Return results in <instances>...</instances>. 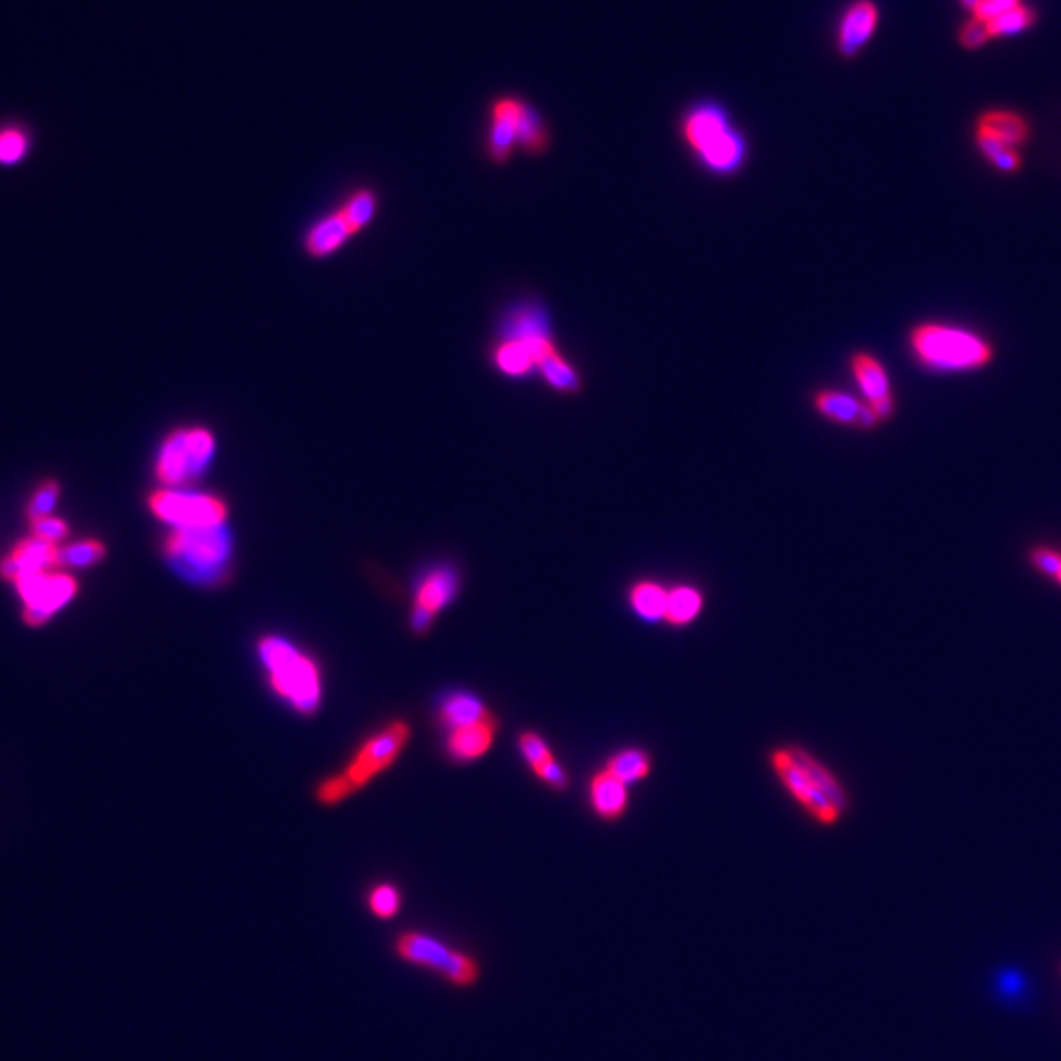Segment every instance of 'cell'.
<instances>
[{
  "label": "cell",
  "mask_w": 1061,
  "mask_h": 1061,
  "mask_svg": "<svg viewBox=\"0 0 1061 1061\" xmlns=\"http://www.w3.org/2000/svg\"><path fill=\"white\" fill-rule=\"evenodd\" d=\"M910 360L940 378L985 371L996 360V345L986 333L968 323L948 319L919 320L906 333Z\"/></svg>",
  "instance_id": "6da1fadb"
},
{
  "label": "cell",
  "mask_w": 1061,
  "mask_h": 1061,
  "mask_svg": "<svg viewBox=\"0 0 1061 1061\" xmlns=\"http://www.w3.org/2000/svg\"><path fill=\"white\" fill-rule=\"evenodd\" d=\"M784 791L816 824L835 825L850 810V794L830 766L799 745L776 747L769 757Z\"/></svg>",
  "instance_id": "7a4b0ae2"
},
{
  "label": "cell",
  "mask_w": 1061,
  "mask_h": 1061,
  "mask_svg": "<svg viewBox=\"0 0 1061 1061\" xmlns=\"http://www.w3.org/2000/svg\"><path fill=\"white\" fill-rule=\"evenodd\" d=\"M681 136L712 176H735L747 163V138L720 102L700 101L688 107L681 118Z\"/></svg>",
  "instance_id": "3957f363"
},
{
  "label": "cell",
  "mask_w": 1061,
  "mask_h": 1061,
  "mask_svg": "<svg viewBox=\"0 0 1061 1061\" xmlns=\"http://www.w3.org/2000/svg\"><path fill=\"white\" fill-rule=\"evenodd\" d=\"M391 953L405 965L430 973L460 991L478 985L484 973L482 961L474 953L419 928L397 932L391 940Z\"/></svg>",
  "instance_id": "277c9868"
},
{
  "label": "cell",
  "mask_w": 1061,
  "mask_h": 1061,
  "mask_svg": "<svg viewBox=\"0 0 1061 1061\" xmlns=\"http://www.w3.org/2000/svg\"><path fill=\"white\" fill-rule=\"evenodd\" d=\"M261 665L279 698L286 700L301 716H313L323 698V681L317 663L294 643L268 635L258 643Z\"/></svg>",
  "instance_id": "5b68a950"
},
{
  "label": "cell",
  "mask_w": 1061,
  "mask_h": 1061,
  "mask_svg": "<svg viewBox=\"0 0 1061 1061\" xmlns=\"http://www.w3.org/2000/svg\"><path fill=\"white\" fill-rule=\"evenodd\" d=\"M409 735L411 730L401 720H396L386 727H381L378 733H374L360 745V750L354 753L350 763L338 775L330 776L329 781L320 783L317 789V799L320 804L335 806L338 802L353 796L354 792L363 791L366 784L394 765V761L401 755V751L409 742Z\"/></svg>",
  "instance_id": "8992f818"
},
{
  "label": "cell",
  "mask_w": 1061,
  "mask_h": 1061,
  "mask_svg": "<svg viewBox=\"0 0 1061 1061\" xmlns=\"http://www.w3.org/2000/svg\"><path fill=\"white\" fill-rule=\"evenodd\" d=\"M166 556L177 571L197 582H212L227 573L230 533L225 525L202 529H173L166 541Z\"/></svg>",
  "instance_id": "52a82bcc"
},
{
  "label": "cell",
  "mask_w": 1061,
  "mask_h": 1061,
  "mask_svg": "<svg viewBox=\"0 0 1061 1061\" xmlns=\"http://www.w3.org/2000/svg\"><path fill=\"white\" fill-rule=\"evenodd\" d=\"M215 455V438L207 429H181L171 433L161 445L156 460V476L168 486H179L199 478Z\"/></svg>",
  "instance_id": "ba28073f"
},
{
  "label": "cell",
  "mask_w": 1061,
  "mask_h": 1061,
  "mask_svg": "<svg viewBox=\"0 0 1061 1061\" xmlns=\"http://www.w3.org/2000/svg\"><path fill=\"white\" fill-rule=\"evenodd\" d=\"M152 514L173 529L219 527L227 519V504L220 497L195 492L160 489L150 496Z\"/></svg>",
  "instance_id": "9c48e42d"
},
{
  "label": "cell",
  "mask_w": 1061,
  "mask_h": 1061,
  "mask_svg": "<svg viewBox=\"0 0 1061 1061\" xmlns=\"http://www.w3.org/2000/svg\"><path fill=\"white\" fill-rule=\"evenodd\" d=\"M14 584L24 602V622L28 625L46 624L77 594V581L69 574H24L18 576Z\"/></svg>",
  "instance_id": "30bf717a"
},
{
  "label": "cell",
  "mask_w": 1061,
  "mask_h": 1061,
  "mask_svg": "<svg viewBox=\"0 0 1061 1061\" xmlns=\"http://www.w3.org/2000/svg\"><path fill=\"white\" fill-rule=\"evenodd\" d=\"M851 376L861 391V399L873 409L881 425L891 422L896 413L893 379L883 360L867 350L851 354Z\"/></svg>",
  "instance_id": "8fae6325"
},
{
  "label": "cell",
  "mask_w": 1061,
  "mask_h": 1061,
  "mask_svg": "<svg viewBox=\"0 0 1061 1061\" xmlns=\"http://www.w3.org/2000/svg\"><path fill=\"white\" fill-rule=\"evenodd\" d=\"M460 588V576L453 566H437L423 576L415 592L413 606V632L427 633L433 625L435 615L455 599Z\"/></svg>",
  "instance_id": "7c38bea8"
},
{
  "label": "cell",
  "mask_w": 1061,
  "mask_h": 1061,
  "mask_svg": "<svg viewBox=\"0 0 1061 1061\" xmlns=\"http://www.w3.org/2000/svg\"><path fill=\"white\" fill-rule=\"evenodd\" d=\"M879 20L881 12L875 0H851L835 26V50L840 58H857L873 40Z\"/></svg>",
  "instance_id": "4fadbf2b"
},
{
  "label": "cell",
  "mask_w": 1061,
  "mask_h": 1061,
  "mask_svg": "<svg viewBox=\"0 0 1061 1061\" xmlns=\"http://www.w3.org/2000/svg\"><path fill=\"white\" fill-rule=\"evenodd\" d=\"M812 404L825 422L834 423L840 427L863 430V433H871L881 427V422L876 419L873 409L861 397L851 396L847 391L820 389L814 394Z\"/></svg>",
  "instance_id": "5bb4252c"
},
{
  "label": "cell",
  "mask_w": 1061,
  "mask_h": 1061,
  "mask_svg": "<svg viewBox=\"0 0 1061 1061\" xmlns=\"http://www.w3.org/2000/svg\"><path fill=\"white\" fill-rule=\"evenodd\" d=\"M973 138L991 140L1022 152L1032 138V127L1019 110L986 109L973 125Z\"/></svg>",
  "instance_id": "9a60e30c"
},
{
  "label": "cell",
  "mask_w": 1061,
  "mask_h": 1061,
  "mask_svg": "<svg viewBox=\"0 0 1061 1061\" xmlns=\"http://www.w3.org/2000/svg\"><path fill=\"white\" fill-rule=\"evenodd\" d=\"M504 335L506 340H517L529 346L537 358V366L545 354L556 348L551 337L547 313L537 305H523L509 313L504 323Z\"/></svg>",
  "instance_id": "2e32d148"
},
{
  "label": "cell",
  "mask_w": 1061,
  "mask_h": 1061,
  "mask_svg": "<svg viewBox=\"0 0 1061 1061\" xmlns=\"http://www.w3.org/2000/svg\"><path fill=\"white\" fill-rule=\"evenodd\" d=\"M523 99L499 97L489 110L488 153L496 163H506L517 146V117Z\"/></svg>",
  "instance_id": "e0dca14e"
},
{
  "label": "cell",
  "mask_w": 1061,
  "mask_h": 1061,
  "mask_svg": "<svg viewBox=\"0 0 1061 1061\" xmlns=\"http://www.w3.org/2000/svg\"><path fill=\"white\" fill-rule=\"evenodd\" d=\"M59 545L36 537L20 541L12 555L0 565V574L14 582L24 574L51 573L53 566H59Z\"/></svg>",
  "instance_id": "ac0fdd59"
},
{
  "label": "cell",
  "mask_w": 1061,
  "mask_h": 1061,
  "mask_svg": "<svg viewBox=\"0 0 1061 1061\" xmlns=\"http://www.w3.org/2000/svg\"><path fill=\"white\" fill-rule=\"evenodd\" d=\"M496 717H489L478 724L464 725L448 732L447 751L450 758L458 763H472L484 757L496 740Z\"/></svg>",
  "instance_id": "d6986e66"
},
{
  "label": "cell",
  "mask_w": 1061,
  "mask_h": 1061,
  "mask_svg": "<svg viewBox=\"0 0 1061 1061\" xmlns=\"http://www.w3.org/2000/svg\"><path fill=\"white\" fill-rule=\"evenodd\" d=\"M588 801L596 816L602 817L604 822H615L624 816L627 810L629 786L617 781L614 775H609L606 769H602L589 779Z\"/></svg>",
  "instance_id": "ffe728a7"
},
{
  "label": "cell",
  "mask_w": 1061,
  "mask_h": 1061,
  "mask_svg": "<svg viewBox=\"0 0 1061 1061\" xmlns=\"http://www.w3.org/2000/svg\"><path fill=\"white\" fill-rule=\"evenodd\" d=\"M494 717L482 698L470 692H453L438 706V720L445 730H456L464 725L478 724Z\"/></svg>",
  "instance_id": "44dd1931"
},
{
  "label": "cell",
  "mask_w": 1061,
  "mask_h": 1061,
  "mask_svg": "<svg viewBox=\"0 0 1061 1061\" xmlns=\"http://www.w3.org/2000/svg\"><path fill=\"white\" fill-rule=\"evenodd\" d=\"M627 599H629L633 614L637 615L643 622H647V624L665 622L668 588L663 586L661 582H635L629 589V598Z\"/></svg>",
  "instance_id": "7402d4cb"
},
{
  "label": "cell",
  "mask_w": 1061,
  "mask_h": 1061,
  "mask_svg": "<svg viewBox=\"0 0 1061 1061\" xmlns=\"http://www.w3.org/2000/svg\"><path fill=\"white\" fill-rule=\"evenodd\" d=\"M704 609V594L692 584H678L668 588L665 622L673 627H686L698 619Z\"/></svg>",
  "instance_id": "603a6c76"
},
{
  "label": "cell",
  "mask_w": 1061,
  "mask_h": 1061,
  "mask_svg": "<svg viewBox=\"0 0 1061 1061\" xmlns=\"http://www.w3.org/2000/svg\"><path fill=\"white\" fill-rule=\"evenodd\" d=\"M551 143V130L539 110L530 107L529 102L522 101L519 117H517V146L529 153L547 152Z\"/></svg>",
  "instance_id": "cb8c5ba5"
},
{
  "label": "cell",
  "mask_w": 1061,
  "mask_h": 1061,
  "mask_svg": "<svg viewBox=\"0 0 1061 1061\" xmlns=\"http://www.w3.org/2000/svg\"><path fill=\"white\" fill-rule=\"evenodd\" d=\"M537 368H539L543 379L558 394L574 396V394L581 391V374L574 368L573 364L566 360L563 354L558 353V348H553L551 353L545 354Z\"/></svg>",
  "instance_id": "d4e9b609"
},
{
  "label": "cell",
  "mask_w": 1061,
  "mask_h": 1061,
  "mask_svg": "<svg viewBox=\"0 0 1061 1061\" xmlns=\"http://www.w3.org/2000/svg\"><path fill=\"white\" fill-rule=\"evenodd\" d=\"M609 775H614L622 783L635 784L645 781L651 775L653 761L647 751L639 747H627V750L615 751L612 757L607 758L604 765Z\"/></svg>",
  "instance_id": "484cf974"
},
{
  "label": "cell",
  "mask_w": 1061,
  "mask_h": 1061,
  "mask_svg": "<svg viewBox=\"0 0 1061 1061\" xmlns=\"http://www.w3.org/2000/svg\"><path fill=\"white\" fill-rule=\"evenodd\" d=\"M350 235H353V228L348 227L343 212L330 215L327 219L320 220L307 236V250L313 256H329L337 250L338 246H343Z\"/></svg>",
  "instance_id": "4316f807"
},
{
  "label": "cell",
  "mask_w": 1061,
  "mask_h": 1061,
  "mask_svg": "<svg viewBox=\"0 0 1061 1061\" xmlns=\"http://www.w3.org/2000/svg\"><path fill=\"white\" fill-rule=\"evenodd\" d=\"M973 146L978 150L979 158L983 160L986 168L993 169L996 176L1012 177L1019 176L1024 169V158L1020 150L1002 146V143L983 140V138H973Z\"/></svg>",
  "instance_id": "83f0119b"
},
{
  "label": "cell",
  "mask_w": 1061,
  "mask_h": 1061,
  "mask_svg": "<svg viewBox=\"0 0 1061 1061\" xmlns=\"http://www.w3.org/2000/svg\"><path fill=\"white\" fill-rule=\"evenodd\" d=\"M1027 563L1038 578L1052 584L1061 592V545L1052 541H1040L1027 551Z\"/></svg>",
  "instance_id": "f1b7e54d"
},
{
  "label": "cell",
  "mask_w": 1061,
  "mask_h": 1061,
  "mask_svg": "<svg viewBox=\"0 0 1061 1061\" xmlns=\"http://www.w3.org/2000/svg\"><path fill=\"white\" fill-rule=\"evenodd\" d=\"M364 904L370 912L371 919L389 922V920H396L404 909V893L399 891L397 884L381 881V883L371 884L366 891Z\"/></svg>",
  "instance_id": "f546056e"
},
{
  "label": "cell",
  "mask_w": 1061,
  "mask_h": 1061,
  "mask_svg": "<svg viewBox=\"0 0 1061 1061\" xmlns=\"http://www.w3.org/2000/svg\"><path fill=\"white\" fill-rule=\"evenodd\" d=\"M496 366L509 376H525L537 368V358L529 346L517 340H504L496 348Z\"/></svg>",
  "instance_id": "4dcf8cb0"
},
{
  "label": "cell",
  "mask_w": 1061,
  "mask_h": 1061,
  "mask_svg": "<svg viewBox=\"0 0 1061 1061\" xmlns=\"http://www.w3.org/2000/svg\"><path fill=\"white\" fill-rule=\"evenodd\" d=\"M1037 10L1027 7V4H1019L1017 9L1004 12L1002 17L994 18L986 24H989L991 38H1011V36H1019L1030 30L1032 26L1037 24Z\"/></svg>",
  "instance_id": "1f68e13d"
},
{
  "label": "cell",
  "mask_w": 1061,
  "mask_h": 1061,
  "mask_svg": "<svg viewBox=\"0 0 1061 1061\" xmlns=\"http://www.w3.org/2000/svg\"><path fill=\"white\" fill-rule=\"evenodd\" d=\"M105 545L101 541H79L76 545L59 548V565L87 568L105 558Z\"/></svg>",
  "instance_id": "d6a6232c"
},
{
  "label": "cell",
  "mask_w": 1061,
  "mask_h": 1061,
  "mask_svg": "<svg viewBox=\"0 0 1061 1061\" xmlns=\"http://www.w3.org/2000/svg\"><path fill=\"white\" fill-rule=\"evenodd\" d=\"M30 150V136L24 128L10 127L0 128V163L2 166H14L24 158Z\"/></svg>",
  "instance_id": "836d02e7"
},
{
  "label": "cell",
  "mask_w": 1061,
  "mask_h": 1061,
  "mask_svg": "<svg viewBox=\"0 0 1061 1061\" xmlns=\"http://www.w3.org/2000/svg\"><path fill=\"white\" fill-rule=\"evenodd\" d=\"M517 745H519L523 758L530 766L533 773H537L555 758V753L548 747V743L541 737L539 733L523 732L517 740Z\"/></svg>",
  "instance_id": "e575fe53"
},
{
  "label": "cell",
  "mask_w": 1061,
  "mask_h": 1061,
  "mask_svg": "<svg viewBox=\"0 0 1061 1061\" xmlns=\"http://www.w3.org/2000/svg\"><path fill=\"white\" fill-rule=\"evenodd\" d=\"M374 211H376L374 195L370 191H360V194L354 195L350 201L346 202L345 209L340 212L348 222V227L353 228V232H356L374 217Z\"/></svg>",
  "instance_id": "d590c367"
},
{
  "label": "cell",
  "mask_w": 1061,
  "mask_h": 1061,
  "mask_svg": "<svg viewBox=\"0 0 1061 1061\" xmlns=\"http://www.w3.org/2000/svg\"><path fill=\"white\" fill-rule=\"evenodd\" d=\"M59 499V484L56 480H48L46 484L40 486V489L36 492L32 502L28 504V517L30 522H36V519H42V517H48L51 514V509L56 507Z\"/></svg>",
  "instance_id": "8d00e7d4"
},
{
  "label": "cell",
  "mask_w": 1061,
  "mask_h": 1061,
  "mask_svg": "<svg viewBox=\"0 0 1061 1061\" xmlns=\"http://www.w3.org/2000/svg\"><path fill=\"white\" fill-rule=\"evenodd\" d=\"M958 40H960L961 48H965V50H979L993 38H991L986 22L979 20V18H971L965 24L961 26Z\"/></svg>",
  "instance_id": "74e56055"
},
{
  "label": "cell",
  "mask_w": 1061,
  "mask_h": 1061,
  "mask_svg": "<svg viewBox=\"0 0 1061 1061\" xmlns=\"http://www.w3.org/2000/svg\"><path fill=\"white\" fill-rule=\"evenodd\" d=\"M32 530H34L36 539L48 541V543L59 545L61 541L68 537L69 527L68 523L63 522V519L48 515V517L32 522Z\"/></svg>",
  "instance_id": "f35d334b"
},
{
  "label": "cell",
  "mask_w": 1061,
  "mask_h": 1061,
  "mask_svg": "<svg viewBox=\"0 0 1061 1061\" xmlns=\"http://www.w3.org/2000/svg\"><path fill=\"white\" fill-rule=\"evenodd\" d=\"M1022 4L1020 0H979L978 7L971 10L973 18H979L983 22H991L994 18L1002 17L1004 12L1017 9Z\"/></svg>",
  "instance_id": "ab89813d"
},
{
  "label": "cell",
  "mask_w": 1061,
  "mask_h": 1061,
  "mask_svg": "<svg viewBox=\"0 0 1061 1061\" xmlns=\"http://www.w3.org/2000/svg\"><path fill=\"white\" fill-rule=\"evenodd\" d=\"M961 7L963 9L973 10L979 4V0H960Z\"/></svg>",
  "instance_id": "60d3db41"
}]
</instances>
